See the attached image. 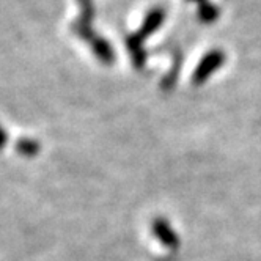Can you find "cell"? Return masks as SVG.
<instances>
[{
  "label": "cell",
  "mask_w": 261,
  "mask_h": 261,
  "mask_svg": "<svg viewBox=\"0 0 261 261\" xmlns=\"http://www.w3.org/2000/svg\"><path fill=\"white\" fill-rule=\"evenodd\" d=\"M151 228H153L154 236L161 241V244H164L165 247H169V249H178L179 238L175 233V230L172 228L169 220L162 219V217H158V219H154Z\"/></svg>",
  "instance_id": "6da1fadb"
},
{
  "label": "cell",
  "mask_w": 261,
  "mask_h": 261,
  "mask_svg": "<svg viewBox=\"0 0 261 261\" xmlns=\"http://www.w3.org/2000/svg\"><path fill=\"white\" fill-rule=\"evenodd\" d=\"M19 151L25 156H33L36 151H40V146L36 142H32V140H21L19 142Z\"/></svg>",
  "instance_id": "7a4b0ae2"
}]
</instances>
